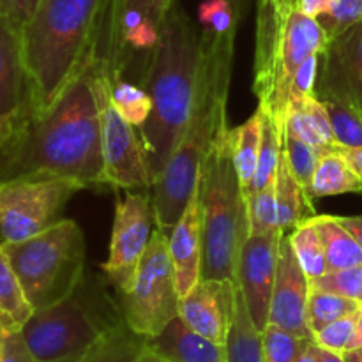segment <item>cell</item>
Segmentation results:
<instances>
[{
  "mask_svg": "<svg viewBox=\"0 0 362 362\" xmlns=\"http://www.w3.org/2000/svg\"><path fill=\"white\" fill-rule=\"evenodd\" d=\"M0 179H67L106 184L101 127L87 73L42 112H28L0 147Z\"/></svg>",
  "mask_w": 362,
  "mask_h": 362,
  "instance_id": "6da1fadb",
  "label": "cell"
},
{
  "mask_svg": "<svg viewBox=\"0 0 362 362\" xmlns=\"http://www.w3.org/2000/svg\"><path fill=\"white\" fill-rule=\"evenodd\" d=\"M237 30L202 28L200 69L193 112L175 152L152 186L156 228L168 235L198 187L202 163L212 144L228 131L230 78Z\"/></svg>",
  "mask_w": 362,
  "mask_h": 362,
  "instance_id": "7a4b0ae2",
  "label": "cell"
},
{
  "mask_svg": "<svg viewBox=\"0 0 362 362\" xmlns=\"http://www.w3.org/2000/svg\"><path fill=\"white\" fill-rule=\"evenodd\" d=\"M112 0H39L21 28L32 112L48 110L101 57Z\"/></svg>",
  "mask_w": 362,
  "mask_h": 362,
  "instance_id": "3957f363",
  "label": "cell"
},
{
  "mask_svg": "<svg viewBox=\"0 0 362 362\" xmlns=\"http://www.w3.org/2000/svg\"><path fill=\"white\" fill-rule=\"evenodd\" d=\"M200 42L193 21L173 4L163 23L159 41L145 57L141 87L152 99L147 122L138 127L152 186L161 177L166 163L175 152L194 105Z\"/></svg>",
  "mask_w": 362,
  "mask_h": 362,
  "instance_id": "277c9868",
  "label": "cell"
},
{
  "mask_svg": "<svg viewBox=\"0 0 362 362\" xmlns=\"http://www.w3.org/2000/svg\"><path fill=\"white\" fill-rule=\"evenodd\" d=\"M327 37L297 0H258L255 34V81L258 110L283 127L288 92L297 69L311 55L322 53Z\"/></svg>",
  "mask_w": 362,
  "mask_h": 362,
  "instance_id": "5b68a950",
  "label": "cell"
},
{
  "mask_svg": "<svg viewBox=\"0 0 362 362\" xmlns=\"http://www.w3.org/2000/svg\"><path fill=\"white\" fill-rule=\"evenodd\" d=\"M202 218V279L237 283L240 250L247 239V207L233 165L230 129L212 144L198 179Z\"/></svg>",
  "mask_w": 362,
  "mask_h": 362,
  "instance_id": "8992f818",
  "label": "cell"
},
{
  "mask_svg": "<svg viewBox=\"0 0 362 362\" xmlns=\"http://www.w3.org/2000/svg\"><path fill=\"white\" fill-rule=\"evenodd\" d=\"M122 322L120 308L83 279L69 297L35 310L21 336L39 362H74Z\"/></svg>",
  "mask_w": 362,
  "mask_h": 362,
  "instance_id": "52a82bcc",
  "label": "cell"
},
{
  "mask_svg": "<svg viewBox=\"0 0 362 362\" xmlns=\"http://www.w3.org/2000/svg\"><path fill=\"white\" fill-rule=\"evenodd\" d=\"M32 308L52 306L81 285L85 276V237L73 219L20 243L2 244Z\"/></svg>",
  "mask_w": 362,
  "mask_h": 362,
  "instance_id": "ba28073f",
  "label": "cell"
},
{
  "mask_svg": "<svg viewBox=\"0 0 362 362\" xmlns=\"http://www.w3.org/2000/svg\"><path fill=\"white\" fill-rule=\"evenodd\" d=\"M119 308L127 327L145 339L156 338L179 317V293L168 253V235L154 228L129 288L119 292Z\"/></svg>",
  "mask_w": 362,
  "mask_h": 362,
  "instance_id": "9c48e42d",
  "label": "cell"
},
{
  "mask_svg": "<svg viewBox=\"0 0 362 362\" xmlns=\"http://www.w3.org/2000/svg\"><path fill=\"white\" fill-rule=\"evenodd\" d=\"M87 76L98 103L106 184L120 189H148L152 177L140 134L113 106L112 73L103 57L88 67Z\"/></svg>",
  "mask_w": 362,
  "mask_h": 362,
  "instance_id": "30bf717a",
  "label": "cell"
},
{
  "mask_svg": "<svg viewBox=\"0 0 362 362\" xmlns=\"http://www.w3.org/2000/svg\"><path fill=\"white\" fill-rule=\"evenodd\" d=\"M83 184L67 179H0V244L20 243L60 221Z\"/></svg>",
  "mask_w": 362,
  "mask_h": 362,
  "instance_id": "8fae6325",
  "label": "cell"
},
{
  "mask_svg": "<svg viewBox=\"0 0 362 362\" xmlns=\"http://www.w3.org/2000/svg\"><path fill=\"white\" fill-rule=\"evenodd\" d=\"M152 223L156 225L152 194L127 193L117 198L108 260L103 264V271L119 292L129 288L133 281L154 232Z\"/></svg>",
  "mask_w": 362,
  "mask_h": 362,
  "instance_id": "7c38bea8",
  "label": "cell"
},
{
  "mask_svg": "<svg viewBox=\"0 0 362 362\" xmlns=\"http://www.w3.org/2000/svg\"><path fill=\"white\" fill-rule=\"evenodd\" d=\"M283 232L247 235L237 265V288L240 290L250 317L260 332L269 325L272 288L278 271L279 243Z\"/></svg>",
  "mask_w": 362,
  "mask_h": 362,
  "instance_id": "4fadbf2b",
  "label": "cell"
},
{
  "mask_svg": "<svg viewBox=\"0 0 362 362\" xmlns=\"http://www.w3.org/2000/svg\"><path fill=\"white\" fill-rule=\"evenodd\" d=\"M32 106L21 27L0 14V147Z\"/></svg>",
  "mask_w": 362,
  "mask_h": 362,
  "instance_id": "5bb4252c",
  "label": "cell"
},
{
  "mask_svg": "<svg viewBox=\"0 0 362 362\" xmlns=\"http://www.w3.org/2000/svg\"><path fill=\"white\" fill-rule=\"evenodd\" d=\"M315 90L334 95L362 115V21L327 42Z\"/></svg>",
  "mask_w": 362,
  "mask_h": 362,
  "instance_id": "9a60e30c",
  "label": "cell"
},
{
  "mask_svg": "<svg viewBox=\"0 0 362 362\" xmlns=\"http://www.w3.org/2000/svg\"><path fill=\"white\" fill-rule=\"evenodd\" d=\"M310 278L300 267L288 235L279 243L278 271H276L274 288L269 310V325L283 329L299 338L313 339L308 325V299H310Z\"/></svg>",
  "mask_w": 362,
  "mask_h": 362,
  "instance_id": "2e32d148",
  "label": "cell"
},
{
  "mask_svg": "<svg viewBox=\"0 0 362 362\" xmlns=\"http://www.w3.org/2000/svg\"><path fill=\"white\" fill-rule=\"evenodd\" d=\"M237 304V283L232 279H200L179 299V317L204 338L225 346Z\"/></svg>",
  "mask_w": 362,
  "mask_h": 362,
  "instance_id": "e0dca14e",
  "label": "cell"
},
{
  "mask_svg": "<svg viewBox=\"0 0 362 362\" xmlns=\"http://www.w3.org/2000/svg\"><path fill=\"white\" fill-rule=\"evenodd\" d=\"M168 253L175 274L179 299L186 297L202 279V218L198 193L191 197L186 211L168 233Z\"/></svg>",
  "mask_w": 362,
  "mask_h": 362,
  "instance_id": "ac0fdd59",
  "label": "cell"
},
{
  "mask_svg": "<svg viewBox=\"0 0 362 362\" xmlns=\"http://www.w3.org/2000/svg\"><path fill=\"white\" fill-rule=\"evenodd\" d=\"M147 346L168 362H226L225 346L204 338L177 317Z\"/></svg>",
  "mask_w": 362,
  "mask_h": 362,
  "instance_id": "d6986e66",
  "label": "cell"
},
{
  "mask_svg": "<svg viewBox=\"0 0 362 362\" xmlns=\"http://www.w3.org/2000/svg\"><path fill=\"white\" fill-rule=\"evenodd\" d=\"M173 0H112L108 11V35L115 48H124L127 39L145 25L161 30Z\"/></svg>",
  "mask_w": 362,
  "mask_h": 362,
  "instance_id": "ffe728a7",
  "label": "cell"
},
{
  "mask_svg": "<svg viewBox=\"0 0 362 362\" xmlns=\"http://www.w3.org/2000/svg\"><path fill=\"white\" fill-rule=\"evenodd\" d=\"M345 193H362V179L343 158L336 145L334 148L324 152L318 158V165L311 180L310 197L311 200H315V198L338 197Z\"/></svg>",
  "mask_w": 362,
  "mask_h": 362,
  "instance_id": "44dd1931",
  "label": "cell"
},
{
  "mask_svg": "<svg viewBox=\"0 0 362 362\" xmlns=\"http://www.w3.org/2000/svg\"><path fill=\"white\" fill-rule=\"evenodd\" d=\"M276 205H278V225L283 233L286 230H293L299 223L315 216L313 202L308 198L293 173L290 172L283 152L276 173Z\"/></svg>",
  "mask_w": 362,
  "mask_h": 362,
  "instance_id": "7402d4cb",
  "label": "cell"
},
{
  "mask_svg": "<svg viewBox=\"0 0 362 362\" xmlns=\"http://www.w3.org/2000/svg\"><path fill=\"white\" fill-rule=\"evenodd\" d=\"M325 251L327 271L362 265V247L336 216H313Z\"/></svg>",
  "mask_w": 362,
  "mask_h": 362,
  "instance_id": "603a6c76",
  "label": "cell"
},
{
  "mask_svg": "<svg viewBox=\"0 0 362 362\" xmlns=\"http://www.w3.org/2000/svg\"><path fill=\"white\" fill-rule=\"evenodd\" d=\"M262 141V113L257 110L253 117L240 124L239 127L230 129V145H232L233 165H235L237 177L243 187L244 198L247 197L253 184L255 172H257L258 154H260Z\"/></svg>",
  "mask_w": 362,
  "mask_h": 362,
  "instance_id": "cb8c5ba5",
  "label": "cell"
},
{
  "mask_svg": "<svg viewBox=\"0 0 362 362\" xmlns=\"http://www.w3.org/2000/svg\"><path fill=\"white\" fill-rule=\"evenodd\" d=\"M32 313L34 308L28 303L20 279L0 244V329L21 331Z\"/></svg>",
  "mask_w": 362,
  "mask_h": 362,
  "instance_id": "d4e9b609",
  "label": "cell"
},
{
  "mask_svg": "<svg viewBox=\"0 0 362 362\" xmlns=\"http://www.w3.org/2000/svg\"><path fill=\"white\" fill-rule=\"evenodd\" d=\"M226 362H265L262 332L253 324L244 297L237 288L235 315L226 339Z\"/></svg>",
  "mask_w": 362,
  "mask_h": 362,
  "instance_id": "484cf974",
  "label": "cell"
},
{
  "mask_svg": "<svg viewBox=\"0 0 362 362\" xmlns=\"http://www.w3.org/2000/svg\"><path fill=\"white\" fill-rule=\"evenodd\" d=\"M144 346L145 338L131 331L126 322H122L74 362H138Z\"/></svg>",
  "mask_w": 362,
  "mask_h": 362,
  "instance_id": "4316f807",
  "label": "cell"
},
{
  "mask_svg": "<svg viewBox=\"0 0 362 362\" xmlns=\"http://www.w3.org/2000/svg\"><path fill=\"white\" fill-rule=\"evenodd\" d=\"M262 113V112H260ZM283 152V127L278 126L271 117L262 113V141L260 154H258L257 172H255L253 184L247 197L258 191L265 189L276 182L279 159ZM246 197V198H247Z\"/></svg>",
  "mask_w": 362,
  "mask_h": 362,
  "instance_id": "83f0119b",
  "label": "cell"
},
{
  "mask_svg": "<svg viewBox=\"0 0 362 362\" xmlns=\"http://www.w3.org/2000/svg\"><path fill=\"white\" fill-rule=\"evenodd\" d=\"M288 240L310 281L320 278L322 274L327 272L324 244H322L320 233H318L317 225H315L313 216L308 218L306 221L299 223L288 235Z\"/></svg>",
  "mask_w": 362,
  "mask_h": 362,
  "instance_id": "f1b7e54d",
  "label": "cell"
},
{
  "mask_svg": "<svg viewBox=\"0 0 362 362\" xmlns=\"http://www.w3.org/2000/svg\"><path fill=\"white\" fill-rule=\"evenodd\" d=\"M325 106L331 119L332 133L339 147H362V115L338 98L325 92H313Z\"/></svg>",
  "mask_w": 362,
  "mask_h": 362,
  "instance_id": "f546056e",
  "label": "cell"
},
{
  "mask_svg": "<svg viewBox=\"0 0 362 362\" xmlns=\"http://www.w3.org/2000/svg\"><path fill=\"white\" fill-rule=\"evenodd\" d=\"M283 156H285L290 172L293 173L296 180L300 184L304 193H306L308 198L311 200L310 187L311 180H313L315 168H317L318 165V158H320V151L315 148L313 145L306 144L304 140H300L297 134H293L292 131L283 124Z\"/></svg>",
  "mask_w": 362,
  "mask_h": 362,
  "instance_id": "4dcf8cb0",
  "label": "cell"
},
{
  "mask_svg": "<svg viewBox=\"0 0 362 362\" xmlns=\"http://www.w3.org/2000/svg\"><path fill=\"white\" fill-rule=\"evenodd\" d=\"M359 308L361 304L352 299L311 288L310 299H308V325H310L311 334L324 329L325 325L339 320V318L357 313Z\"/></svg>",
  "mask_w": 362,
  "mask_h": 362,
  "instance_id": "1f68e13d",
  "label": "cell"
},
{
  "mask_svg": "<svg viewBox=\"0 0 362 362\" xmlns=\"http://www.w3.org/2000/svg\"><path fill=\"white\" fill-rule=\"evenodd\" d=\"M112 101L117 112L133 127H141L152 112V99L144 87L120 78L112 80Z\"/></svg>",
  "mask_w": 362,
  "mask_h": 362,
  "instance_id": "d6a6232c",
  "label": "cell"
},
{
  "mask_svg": "<svg viewBox=\"0 0 362 362\" xmlns=\"http://www.w3.org/2000/svg\"><path fill=\"white\" fill-rule=\"evenodd\" d=\"M247 235H267L281 232L278 225V205H276V182L246 198Z\"/></svg>",
  "mask_w": 362,
  "mask_h": 362,
  "instance_id": "836d02e7",
  "label": "cell"
},
{
  "mask_svg": "<svg viewBox=\"0 0 362 362\" xmlns=\"http://www.w3.org/2000/svg\"><path fill=\"white\" fill-rule=\"evenodd\" d=\"M327 41L339 37L362 21V0H336L329 9L317 16Z\"/></svg>",
  "mask_w": 362,
  "mask_h": 362,
  "instance_id": "e575fe53",
  "label": "cell"
},
{
  "mask_svg": "<svg viewBox=\"0 0 362 362\" xmlns=\"http://www.w3.org/2000/svg\"><path fill=\"white\" fill-rule=\"evenodd\" d=\"M311 288L331 292L362 304V265L339 271H327L320 278L311 279Z\"/></svg>",
  "mask_w": 362,
  "mask_h": 362,
  "instance_id": "d590c367",
  "label": "cell"
},
{
  "mask_svg": "<svg viewBox=\"0 0 362 362\" xmlns=\"http://www.w3.org/2000/svg\"><path fill=\"white\" fill-rule=\"evenodd\" d=\"M262 341H264L265 362H296L303 346L311 339L299 338L292 332L267 325L262 332Z\"/></svg>",
  "mask_w": 362,
  "mask_h": 362,
  "instance_id": "8d00e7d4",
  "label": "cell"
},
{
  "mask_svg": "<svg viewBox=\"0 0 362 362\" xmlns=\"http://www.w3.org/2000/svg\"><path fill=\"white\" fill-rule=\"evenodd\" d=\"M356 322L357 313L349 315L345 318L332 322L325 325L318 332L313 334V341L320 349L331 350L336 354H346L354 349V339H356Z\"/></svg>",
  "mask_w": 362,
  "mask_h": 362,
  "instance_id": "74e56055",
  "label": "cell"
},
{
  "mask_svg": "<svg viewBox=\"0 0 362 362\" xmlns=\"http://www.w3.org/2000/svg\"><path fill=\"white\" fill-rule=\"evenodd\" d=\"M318 62H320V53L311 55L297 69L292 85H290L288 108H286V112L293 108H300L306 103V99L315 92V85H317L318 76Z\"/></svg>",
  "mask_w": 362,
  "mask_h": 362,
  "instance_id": "f35d334b",
  "label": "cell"
},
{
  "mask_svg": "<svg viewBox=\"0 0 362 362\" xmlns=\"http://www.w3.org/2000/svg\"><path fill=\"white\" fill-rule=\"evenodd\" d=\"M0 362H39L25 343L21 331L0 329Z\"/></svg>",
  "mask_w": 362,
  "mask_h": 362,
  "instance_id": "ab89813d",
  "label": "cell"
},
{
  "mask_svg": "<svg viewBox=\"0 0 362 362\" xmlns=\"http://www.w3.org/2000/svg\"><path fill=\"white\" fill-rule=\"evenodd\" d=\"M39 0H0V14L13 20L21 28L34 16Z\"/></svg>",
  "mask_w": 362,
  "mask_h": 362,
  "instance_id": "60d3db41",
  "label": "cell"
},
{
  "mask_svg": "<svg viewBox=\"0 0 362 362\" xmlns=\"http://www.w3.org/2000/svg\"><path fill=\"white\" fill-rule=\"evenodd\" d=\"M334 2L336 0H297L299 9L311 18H317L318 14L324 13L325 9H329Z\"/></svg>",
  "mask_w": 362,
  "mask_h": 362,
  "instance_id": "b9f144b4",
  "label": "cell"
},
{
  "mask_svg": "<svg viewBox=\"0 0 362 362\" xmlns=\"http://www.w3.org/2000/svg\"><path fill=\"white\" fill-rule=\"evenodd\" d=\"M339 223L354 235V239L362 247V216H336Z\"/></svg>",
  "mask_w": 362,
  "mask_h": 362,
  "instance_id": "7bdbcfd3",
  "label": "cell"
},
{
  "mask_svg": "<svg viewBox=\"0 0 362 362\" xmlns=\"http://www.w3.org/2000/svg\"><path fill=\"white\" fill-rule=\"evenodd\" d=\"M338 151L341 152L343 158L349 161V165L362 179V147H339L338 145Z\"/></svg>",
  "mask_w": 362,
  "mask_h": 362,
  "instance_id": "ee69618b",
  "label": "cell"
},
{
  "mask_svg": "<svg viewBox=\"0 0 362 362\" xmlns=\"http://www.w3.org/2000/svg\"><path fill=\"white\" fill-rule=\"evenodd\" d=\"M296 362H320V357H318V346L313 339L303 346V350H300L299 356H297Z\"/></svg>",
  "mask_w": 362,
  "mask_h": 362,
  "instance_id": "f6af8a7d",
  "label": "cell"
},
{
  "mask_svg": "<svg viewBox=\"0 0 362 362\" xmlns=\"http://www.w3.org/2000/svg\"><path fill=\"white\" fill-rule=\"evenodd\" d=\"M228 2L232 4L233 11H235L237 20H239V23H240V21H243V18L246 16L247 11H250L251 0H228Z\"/></svg>",
  "mask_w": 362,
  "mask_h": 362,
  "instance_id": "bcb514c9",
  "label": "cell"
},
{
  "mask_svg": "<svg viewBox=\"0 0 362 362\" xmlns=\"http://www.w3.org/2000/svg\"><path fill=\"white\" fill-rule=\"evenodd\" d=\"M318 357H320V362H346L343 354L331 352V350L320 349V346H318Z\"/></svg>",
  "mask_w": 362,
  "mask_h": 362,
  "instance_id": "7dc6e473",
  "label": "cell"
},
{
  "mask_svg": "<svg viewBox=\"0 0 362 362\" xmlns=\"http://www.w3.org/2000/svg\"><path fill=\"white\" fill-rule=\"evenodd\" d=\"M138 362H168V361H165L161 356H158V354H156L154 350L148 349L147 343H145L144 350H141L140 357H138Z\"/></svg>",
  "mask_w": 362,
  "mask_h": 362,
  "instance_id": "c3c4849f",
  "label": "cell"
},
{
  "mask_svg": "<svg viewBox=\"0 0 362 362\" xmlns=\"http://www.w3.org/2000/svg\"><path fill=\"white\" fill-rule=\"evenodd\" d=\"M362 346V304L357 311V322H356V339H354V349H361Z\"/></svg>",
  "mask_w": 362,
  "mask_h": 362,
  "instance_id": "681fc988",
  "label": "cell"
},
{
  "mask_svg": "<svg viewBox=\"0 0 362 362\" xmlns=\"http://www.w3.org/2000/svg\"><path fill=\"white\" fill-rule=\"evenodd\" d=\"M343 356H345L346 362H362V346L361 349L350 350V352L343 354Z\"/></svg>",
  "mask_w": 362,
  "mask_h": 362,
  "instance_id": "f907efd6",
  "label": "cell"
}]
</instances>
